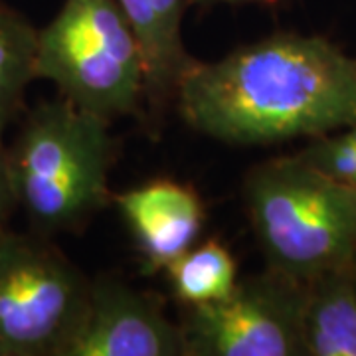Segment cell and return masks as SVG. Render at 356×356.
Returning <instances> with one entry per match:
<instances>
[{"label": "cell", "mask_w": 356, "mask_h": 356, "mask_svg": "<svg viewBox=\"0 0 356 356\" xmlns=\"http://www.w3.org/2000/svg\"><path fill=\"white\" fill-rule=\"evenodd\" d=\"M177 111L204 137L269 147L356 121V60L317 34L275 32L216 62H194Z\"/></svg>", "instance_id": "obj_1"}, {"label": "cell", "mask_w": 356, "mask_h": 356, "mask_svg": "<svg viewBox=\"0 0 356 356\" xmlns=\"http://www.w3.org/2000/svg\"><path fill=\"white\" fill-rule=\"evenodd\" d=\"M109 125L62 95L24 115L6 153L18 210L32 232L46 238L79 232L107 206L115 161Z\"/></svg>", "instance_id": "obj_2"}, {"label": "cell", "mask_w": 356, "mask_h": 356, "mask_svg": "<svg viewBox=\"0 0 356 356\" xmlns=\"http://www.w3.org/2000/svg\"><path fill=\"white\" fill-rule=\"evenodd\" d=\"M243 204L269 269L307 283L356 259V188L297 154L250 168Z\"/></svg>", "instance_id": "obj_3"}, {"label": "cell", "mask_w": 356, "mask_h": 356, "mask_svg": "<svg viewBox=\"0 0 356 356\" xmlns=\"http://www.w3.org/2000/svg\"><path fill=\"white\" fill-rule=\"evenodd\" d=\"M36 76L107 121L145 111V62L115 0H64L38 30Z\"/></svg>", "instance_id": "obj_4"}, {"label": "cell", "mask_w": 356, "mask_h": 356, "mask_svg": "<svg viewBox=\"0 0 356 356\" xmlns=\"http://www.w3.org/2000/svg\"><path fill=\"white\" fill-rule=\"evenodd\" d=\"M91 281L51 238L0 234V356H64L88 313Z\"/></svg>", "instance_id": "obj_5"}, {"label": "cell", "mask_w": 356, "mask_h": 356, "mask_svg": "<svg viewBox=\"0 0 356 356\" xmlns=\"http://www.w3.org/2000/svg\"><path fill=\"white\" fill-rule=\"evenodd\" d=\"M305 283L266 267L224 299L186 307V356H303Z\"/></svg>", "instance_id": "obj_6"}, {"label": "cell", "mask_w": 356, "mask_h": 356, "mask_svg": "<svg viewBox=\"0 0 356 356\" xmlns=\"http://www.w3.org/2000/svg\"><path fill=\"white\" fill-rule=\"evenodd\" d=\"M64 356H186V343L159 297L99 275L89 285L88 313Z\"/></svg>", "instance_id": "obj_7"}, {"label": "cell", "mask_w": 356, "mask_h": 356, "mask_svg": "<svg viewBox=\"0 0 356 356\" xmlns=\"http://www.w3.org/2000/svg\"><path fill=\"white\" fill-rule=\"evenodd\" d=\"M149 273L188 252L204 228V204L191 186L153 180L115 196Z\"/></svg>", "instance_id": "obj_8"}, {"label": "cell", "mask_w": 356, "mask_h": 356, "mask_svg": "<svg viewBox=\"0 0 356 356\" xmlns=\"http://www.w3.org/2000/svg\"><path fill=\"white\" fill-rule=\"evenodd\" d=\"M139 42L145 62V111L175 105L180 79L196 62L182 38L188 0H115Z\"/></svg>", "instance_id": "obj_9"}, {"label": "cell", "mask_w": 356, "mask_h": 356, "mask_svg": "<svg viewBox=\"0 0 356 356\" xmlns=\"http://www.w3.org/2000/svg\"><path fill=\"white\" fill-rule=\"evenodd\" d=\"M303 356H356V259L305 283Z\"/></svg>", "instance_id": "obj_10"}, {"label": "cell", "mask_w": 356, "mask_h": 356, "mask_svg": "<svg viewBox=\"0 0 356 356\" xmlns=\"http://www.w3.org/2000/svg\"><path fill=\"white\" fill-rule=\"evenodd\" d=\"M38 28L0 0V140L24 109L26 91L36 81Z\"/></svg>", "instance_id": "obj_11"}, {"label": "cell", "mask_w": 356, "mask_h": 356, "mask_svg": "<svg viewBox=\"0 0 356 356\" xmlns=\"http://www.w3.org/2000/svg\"><path fill=\"white\" fill-rule=\"evenodd\" d=\"M172 293L184 307L224 299L238 283V264L216 240L192 245L165 269Z\"/></svg>", "instance_id": "obj_12"}, {"label": "cell", "mask_w": 356, "mask_h": 356, "mask_svg": "<svg viewBox=\"0 0 356 356\" xmlns=\"http://www.w3.org/2000/svg\"><path fill=\"white\" fill-rule=\"evenodd\" d=\"M295 154L321 175L356 188V137L348 125L309 139Z\"/></svg>", "instance_id": "obj_13"}, {"label": "cell", "mask_w": 356, "mask_h": 356, "mask_svg": "<svg viewBox=\"0 0 356 356\" xmlns=\"http://www.w3.org/2000/svg\"><path fill=\"white\" fill-rule=\"evenodd\" d=\"M16 210H18V200L14 192L8 153H6V145L0 140V229L8 228V222Z\"/></svg>", "instance_id": "obj_14"}, {"label": "cell", "mask_w": 356, "mask_h": 356, "mask_svg": "<svg viewBox=\"0 0 356 356\" xmlns=\"http://www.w3.org/2000/svg\"><path fill=\"white\" fill-rule=\"evenodd\" d=\"M191 6H204V8H212V6H243V4H275L280 0H188Z\"/></svg>", "instance_id": "obj_15"}, {"label": "cell", "mask_w": 356, "mask_h": 356, "mask_svg": "<svg viewBox=\"0 0 356 356\" xmlns=\"http://www.w3.org/2000/svg\"><path fill=\"white\" fill-rule=\"evenodd\" d=\"M348 127H350V131H353V135H355V137H356V121H355V123H350Z\"/></svg>", "instance_id": "obj_16"}, {"label": "cell", "mask_w": 356, "mask_h": 356, "mask_svg": "<svg viewBox=\"0 0 356 356\" xmlns=\"http://www.w3.org/2000/svg\"><path fill=\"white\" fill-rule=\"evenodd\" d=\"M2 232H4V229H0V234H2Z\"/></svg>", "instance_id": "obj_17"}]
</instances>
